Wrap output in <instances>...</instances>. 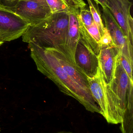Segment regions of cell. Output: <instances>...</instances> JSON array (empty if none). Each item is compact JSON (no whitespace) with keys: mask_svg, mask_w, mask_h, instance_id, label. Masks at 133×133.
<instances>
[{"mask_svg":"<svg viewBox=\"0 0 133 133\" xmlns=\"http://www.w3.org/2000/svg\"><path fill=\"white\" fill-rule=\"evenodd\" d=\"M28 44L30 56L37 70L53 81L61 92L77 100L87 111L101 114L100 109L92 94L87 92L68 76L48 48Z\"/></svg>","mask_w":133,"mask_h":133,"instance_id":"cell-1","label":"cell"},{"mask_svg":"<svg viewBox=\"0 0 133 133\" xmlns=\"http://www.w3.org/2000/svg\"><path fill=\"white\" fill-rule=\"evenodd\" d=\"M69 13L52 14L36 25L30 26L23 35V42L42 48H54L61 52L68 36Z\"/></svg>","mask_w":133,"mask_h":133,"instance_id":"cell-2","label":"cell"},{"mask_svg":"<svg viewBox=\"0 0 133 133\" xmlns=\"http://www.w3.org/2000/svg\"><path fill=\"white\" fill-rule=\"evenodd\" d=\"M87 77L90 90L100 109L101 115L108 123H121L122 116L118 103L105 81L99 59L97 74L93 76Z\"/></svg>","mask_w":133,"mask_h":133,"instance_id":"cell-3","label":"cell"},{"mask_svg":"<svg viewBox=\"0 0 133 133\" xmlns=\"http://www.w3.org/2000/svg\"><path fill=\"white\" fill-rule=\"evenodd\" d=\"M30 25L9 8L0 4V39L8 42L22 37Z\"/></svg>","mask_w":133,"mask_h":133,"instance_id":"cell-4","label":"cell"},{"mask_svg":"<svg viewBox=\"0 0 133 133\" xmlns=\"http://www.w3.org/2000/svg\"><path fill=\"white\" fill-rule=\"evenodd\" d=\"M118 54L111 79L109 84L112 92L118 98L125 111L126 104L133 102V82L130 80L128 74L123 68Z\"/></svg>","mask_w":133,"mask_h":133,"instance_id":"cell-5","label":"cell"},{"mask_svg":"<svg viewBox=\"0 0 133 133\" xmlns=\"http://www.w3.org/2000/svg\"><path fill=\"white\" fill-rule=\"evenodd\" d=\"M9 7L30 26L39 24L52 14L50 9L32 0H21Z\"/></svg>","mask_w":133,"mask_h":133,"instance_id":"cell-6","label":"cell"},{"mask_svg":"<svg viewBox=\"0 0 133 133\" xmlns=\"http://www.w3.org/2000/svg\"><path fill=\"white\" fill-rule=\"evenodd\" d=\"M107 5L123 32L133 44V19L130 13L132 3L130 0H108Z\"/></svg>","mask_w":133,"mask_h":133,"instance_id":"cell-7","label":"cell"},{"mask_svg":"<svg viewBox=\"0 0 133 133\" xmlns=\"http://www.w3.org/2000/svg\"><path fill=\"white\" fill-rule=\"evenodd\" d=\"M102 17L105 27L109 31L114 46L133 63V44L126 36L108 8L103 9Z\"/></svg>","mask_w":133,"mask_h":133,"instance_id":"cell-8","label":"cell"},{"mask_svg":"<svg viewBox=\"0 0 133 133\" xmlns=\"http://www.w3.org/2000/svg\"><path fill=\"white\" fill-rule=\"evenodd\" d=\"M77 65L86 75L92 77L97 74L99 64L98 56L80 37L75 52Z\"/></svg>","mask_w":133,"mask_h":133,"instance_id":"cell-9","label":"cell"},{"mask_svg":"<svg viewBox=\"0 0 133 133\" xmlns=\"http://www.w3.org/2000/svg\"><path fill=\"white\" fill-rule=\"evenodd\" d=\"M48 48L55 56L62 69L68 76L87 92L91 94L87 76L76 64L59 50L54 48Z\"/></svg>","mask_w":133,"mask_h":133,"instance_id":"cell-10","label":"cell"},{"mask_svg":"<svg viewBox=\"0 0 133 133\" xmlns=\"http://www.w3.org/2000/svg\"><path fill=\"white\" fill-rule=\"evenodd\" d=\"M79 10L69 13L68 36L62 53L75 64V52L80 37L77 19V14Z\"/></svg>","mask_w":133,"mask_h":133,"instance_id":"cell-11","label":"cell"},{"mask_svg":"<svg viewBox=\"0 0 133 133\" xmlns=\"http://www.w3.org/2000/svg\"><path fill=\"white\" fill-rule=\"evenodd\" d=\"M119 50L114 46H103L100 48L98 57L105 79L109 84L112 76L116 56Z\"/></svg>","mask_w":133,"mask_h":133,"instance_id":"cell-12","label":"cell"},{"mask_svg":"<svg viewBox=\"0 0 133 133\" xmlns=\"http://www.w3.org/2000/svg\"><path fill=\"white\" fill-rule=\"evenodd\" d=\"M77 19L80 39L92 49L96 55L98 56L100 53V47L88 32L86 26L80 19L79 12L77 14Z\"/></svg>","mask_w":133,"mask_h":133,"instance_id":"cell-13","label":"cell"},{"mask_svg":"<svg viewBox=\"0 0 133 133\" xmlns=\"http://www.w3.org/2000/svg\"><path fill=\"white\" fill-rule=\"evenodd\" d=\"M121 124L122 133H133V103L126 105Z\"/></svg>","mask_w":133,"mask_h":133,"instance_id":"cell-14","label":"cell"},{"mask_svg":"<svg viewBox=\"0 0 133 133\" xmlns=\"http://www.w3.org/2000/svg\"><path fill=\"white\" fill-rule=\"evenodd\" d=\"M87 1L89 4L90 10L92 14L94 21L98 26L102 37L104 34L105 27L102 21V18L98 5L97 6V7H96L92 0H87Z\"/></svg>","mask_w":133,"mask_h":133,"instance_id":"cell-15","label":"cell"},{"mask_svg":"<svg viewBox=\"0 0 133 133\" xmlns=\"http://www.w3.org/2000/svg\"><path fill=\"white\" fill-rule=\"evenodd\" d=\"M52 14L59 12L71 13L67 6L61 0H46Z\"/></svg>","mask_w":133,"mask_h":133,"instance_id":"cell-16","label":"cell"},{"mask_svg":"<svg viewBox=\"0 0 133 133\" xmlns=\"http://www.w3.org/2000/svg\"><path fill=\"white\" fill-rule=\"evenodd\" d=\"M118 56L119 60L123 68L128 74V76L129 77L130 80L132 82H133L132 76L133 63L131 62L125 55H123L120 52V50L118 53Z\"/></svg>","mask_w":133,"mask_h":133,"instance_id":"cell-17","label":"cell"},{"mask_svg":"<svg viewBox=\"0 0 133 133\" xmlns=\"http://www.w3.org/2000/svg\"><path fill=\"white\" fill-rule=\"evenodd\" d=\"M79 15L80 19L86 28L91 25L94 22L90 11L86 8L80 9Z\"/></svg>","mask_w":133,"mask_h":133,"instance_id":"cell-18","label":"cell"},{"mask_svg":"<svg viewBox=\"0 0 133 133\" xmlns=\"http://www.w3.org/2000/svg\"><path fill=\"white\" fill-rule=\"evenodd\" d=\"M86 29L90 35L95 40V41L100 47V43L101 36L98 26L96 23L94 22L91 24V25L90 26Z\"/></svg>","mask_w":133,"mask_h":133,"instance_id":"cell-19","label":"cell"},{"mask_svg":"<svg viewBox=\"0 0 133 133\" xmlns=\"http://www.w3.org/2000/svg\"><path fill=\"white\" fill-rule=\"evenodd\" d=\"M100 45V48L103 46H115L113 44L111 36L109 30L105 27L104 34L101 38Z\"/></svg>","mask_w":133,"mask_h":133,"instance_id":"cell-20","label":"cell"},{"mask_svg":"<svg viewBox=\"0 0 133 133\" xmlns=\"http://www.w3.org/2000/svg\"><path fill=\"white\" fill-rule=\"evenodd\" d=\"M67 6L71 12H74L79 10L72 0H61Z\"/></svg>","mask_w":133,"mask_h":133,"instance_id":"cell-21","label":"cell"},{"mask_svg":"<svg viewBox=\"0 0 133 133\" xmlns=\"http://www.w3.org/2000/svg\"><path fill=\"white\" fill-rule=\"evenodd\" d=\"M79 9L84 8L86 7L87 5L83 0H72Z\"/></svg>","mask_w":133,"mask_h":133,"instance_id":"cell-22","label":"cell"},{"mask_svg":"<svg viewBox=\"0 0 133 133\" xmlns=\"http://www.w3.org/2000/svg\"><path fill=\"white\" fill-rule=\"evenodd\" d=\"M93 1L97 4V5H100L103 9L108 8L107 5L108 0H93Z\"/></svg>","mask_w":133,"mask_h":133,"instance_id":"cell-23","label":"cell"},{"mask_svg":"<svg viewBox=\"0 0 133 133\" xmlns=\"http://www.w3.org/2000/svg\"><path fill=\"white\" fill-rule=\"evenodd\" d=\"M20 1L21 0H0V3L2 2H4V4H8L9 5H13V4L14 5L16 3H17L18 2Z\"/></svg>","mask_w":133,"mask_h":133,"instance_id":"cell-24","label":"cell"},{"mask_svg":"<svg viewBox=\"0 0 133 133\" xmlns=\"http://www.w3.org/2000/svg\"><path fill=\"white\" fill-rule=\"evenodd\" d=\"M32 1L37 2L46 8H49V6H48L46 0H32Z\"/></svg>","mask_w":133,"mask_h":133,"instance_id":"cell-25","label":"cell"},{"mask_svg":"<svg viewBox=\"0 0 133 133\" xmlns=\"http://www.w3.org/2000/svg\"><path fill=\"white\" fill-rule=\"evenodd\" d=\"M4 42H3L1 40V39H0V46L4 43Z\"/></svg>","mask_w":133,"mask_h":133,"instance_id":"cell-26","label":"cell"},{"mask_svg":"<svg viewBox=\"0 0 133 133\" xmlns=\"http://www.w3.org/2000/svg\"><path fill=\"white\" fill-rule=\"evenodd\" d=\"M1 128H0V132H1Z\"/></svg>","mask_w":133,"mask_h":133,"instance_id":"cell-27","label":"cell"}]
</instances>
